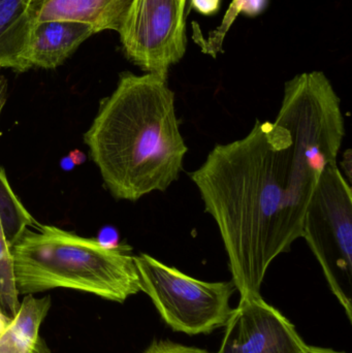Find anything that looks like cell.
<instances>
[{
	"mask_svg": "<svg viewBox=\"0 0 352 353\" xmlns=\"http://www.w3.org/2000/svg\"><path fill=\"white\" fill-rule=\"evenodd\" d=\"M322 172L285 126L256 120L245 138L216 145L189 174L218 226L241 298L260 294L271 263L302 238Z\"/></svg>",
	"mask_w": 352,
	"mask_h": 353,
	"instance_id": "1",
	"label": "cell"
},
{
	"mask_svg": "<svg viewBox=\"0 0 352 353\" xmlns=\"http://www.w3.org/2000/svg\"><path fill=\"white\" fill-rule=\"evenodd\" d=\"M84 141L114 197L136 201L179 179L187 146L180 132L175 93L154 74L125 72L101 101Z\"/></svg>",
	"mask_w": 352,
	"mask_h": 353,
	"instance_id": "2",
	"label": "cell"
},
{
	"mask_svg": "<svg viewBox=\"0 0 352 353\" xmlns=\"http://www.w3.org/2000/svg\"><path fill=\"white\" fill-rule=\"evenodd\" d=\"M10 250L19 294L68 288L124 303L141 292L134 255L127 245L105 246L37 222Z\"/></svg>",
	"mask_w": 352,
	"mask_h": 353,
	"instance_id": "3",
	"label": "cell"
},
{
	"mask_svg": "<svg viewBox=\"0 0 352 353\" xmlns=\"http://www.w3.org/2000/svg\"><path fill=\"white\" fill-rule=\"evenodd\" d=\"M307 241L349 321H352V192L337 161L324 168L306 211Z\"/></svg>",
	"mask_w": 352,
	"mask_h": 353,
	"instance_id": "4",
	"label": "cell"
},
{
	"mask_svg": "<svg viewBox=\"0 0 352 353\" xmlns=\"http://www.w3.org/2000/svg\"><path fill=\"white\" fill-rule=\"evenodd\" d=\"M141 292L148 294L161 319L174 332L200 335L225 327L236 290L231 282L190 277L146 253L134 255Z\"/></svg>",
	"mask_w": 352,
	"mask_h": 353,
	"instance_id": "5",
	"label": "cell"
},
{
	"mask_svg": "<svg viewBox=\"0 0 352 353\" xmlns=\"http://www.w3.org/2000/svg\"><path fill=\"white\" fill-rule=\"evenodd\" d=\"M118 33L128 60L165 80L187 48L185 12L178 0H134Z\"/></svg>",
	"mask_w": 352,
	"mask_h": 353,
	"instance_id": "6",
	"label": "cell"
},
{
	"mask_svg": "<svg viewBox=\"0 0 352 353\" xmlns=\"http://www.w3.org/2000/svg\"><path fill=\"white\" fill-rule=\"evenodd\" d=\"M295 325L260 294L242 296L231 311L217 353H305Z\"/></svg>",
	"mask_w": 352,
	"mask_h": 353,
	"instance_id": "7",
	"label": "cell"
},
{
	"mask_svg": "<svg viewBox=\"0 0 352 353\" xmlns=\"http://www.w3.org/2000/svg\"><path fill=\"white\" fill-rule=\"evenodd\" d=\"M134 0H28L32 25L51 21L88 25L95 33L119 32Z\"/></svg>",
	"mask_w": 352,
	"mask_h": 353,
	"instance_id": "8",
	"label": "cell"
},
{
	"mask_svg": "<svg viewBox=\"0 0 352 353\" xmlns=\"http://www.w3.org/2000/svg\"><path fill=\"white\" fill-rule=\"evenodd\" d=\"M96 34L88 25L51 21L33 25L29 41L30 68L54 70L68 60L89 37Z\"/></svg>",
	"mask_w": 352,
	"mask_h": 353,
	"instance_id": "9",
	"label": "cell"
},
{
	"mask_svg": "<svg viewBox=\"0 0 352 353\" xmlns=\"http://www.w3.org/2000/svg\"><path fill=\"white\" fill-rule=\"evenodd\" d=\"M28 0H0V70L17 72L30 70L27 59L32 23Z\"/></svg>",
	"mask_w": 352,
	"mask_h": 353,
	"instance_id": "10",
	"label": "cell"
},
{
	"mask_svg": "<svg viewBox=\"0 0 352 353\" xmlns=\"http://www.w3.org/2000/svg\"><path fill=\"white\" fill-rule=\"evenodd\" d=\"M51 298L37 299L26 294L18 313L0 334V353H35L39 327L51 308Z\"/></svg>",
	"mask_w": 352,
	"mask_h": 353,
	"instance_id": "11",
	"label": "cell"
},
{
	"mask_svg": "<svg viewBox=\"0 0 352 353\" xmlns=\"http://www.w3.org/2000/svg\"><path fill=\"white\" fill-rule=\"evenodd\" d=\"M0 222L10 247L22 236L27 228L37 223L14 194L2 168H0Z\"/></svg>",
	"mask_w": 352,
	"mask_h": 353,
	"instance_id": "12",
	"label": "cell"
},
{
	"mask_svg": "<svg viewBox=\"0 0 352 353\" xmlns=\"http://www.w3.org/2000/svg\"><path fill=\"white\" fill-rule=\"evenodd\" d=\"M270 0H233L229 10H227L222 22L219 25L218 28L215 29L210 33V37L208 39L204 41L200 39V47H202L203 52L206 54H210L213 57H216L217 54L221 51L222 48V43L225 41V35L227 31L231 28L233 25L234 21L237 18L238 14H244L247 17L260 16L262 14L267 8L269 6Z\"/></svg>",
	"mask_w": 352,
	"mask_h": 353,
	"instance_id": "13",
	"label": "cell"
},
{
	"mask_svg": "<svg viewBox=\"0 0 352 353\" xmlns=\"http://www.w3.org/2000/svg\"><path fill=\"white\" fill-rule=\"evenodd\" d=\"M19 307L12 250L0 226V313L12 319L18 313Z\"/></svg>",
	"mask_w": 352,
	"mask_h": 353,
	"instance_id": "14",
	"label": "cell"
},
{
	"mask_svg": "<svg viewBox=\"0 0 352 353\" xmlns=\"http://www.w3.org/2000/svg\"><path fill=\"white\" fill-rule=\"evenodd\" d=\"M144 353H211L200 348L190 347L171 341H153Z\"/></svg>",
	"mask_w": 352,
	"mask_h": 353,
	"instance_id": "15",
	"label": "cell"
},
{
	"mask_svg": "<svg viewBox=\"0 0 352 353\" xmlns=\"http://www.w3.org/2000/svg\"><path fill=\"white\" fill-rule=\"evenodd\" d=\"M221 0H191V6L204 16H213L218 12Z\"/></svg>",
	"mask_w": 352,
	"mask_h": 353,
	"instance_id": "16",
	"label": "cell"
},
{
	"mask_svg": "<svg viewBox=\"0 0 352 353\" xmlns=\"http://www.w3.org/2000/svg\"><path fill=\"white\" fill-rule=\"evenodd\" d=\"M342 165L346 172L347 178H349V183L351 184V150H347L344 153V159H343Z\"/></svg>",
	"mask_w": 352,
	"mask_h": 353,
	"instance_id": "17",
	"label": "cell"
},
{
	"mask_svg": "<svg viewBox=\"0 0 352 353\" xmlns=\"http://www.w3.org/2000/svg\"><path fill=\"white\" fill-rule=\"evenodd\" d=\"M305 353H345V352H336V350H330V348L316 347V346L308 345L307 350H306Z\"/></svg>",
	"mask_w": 352,
	"mask_h": 353,
	"instance_id": "18",
	"label": "cell"
},
{
	"mask_svg": "<svg viewBox=\"0 0 352 353\" xmlns=\"http://www.w3.org/2000/svg\"><path fill=\"white\" fill-rule=\"evenodd\" d=\"M35 353H51L43 339L39 340Z\"/></svg>",
	"mask_w": 352,
	"mask_h": 353,
	"instance_id": "19",
	"label": "cell"
},
{
	"mask_svg": "<svg viewBox=\"0 0 352 353\" xmlns=\"http://www.w3.org/2000/svg\"><path fill=\"white\" fill-rule=\"evenodd\" d=\"M10 319H8V317L4 316L0 313V334L2 333L4 329H6V325H8V321Z\"/></svg>",
	"mask_w": 352,
	"mask_h": 353,
	"instance_id": "20",
	"label": "cell"
},
{
	"mask_svg": "<svg viewBox=\"0 0 352 353\" xmlns=\"http://www.w3.org/2000/svg\"><path fill=\"white\" fill-rule=\"evenodd\" d=\"M178 2H179L180 10L185 12L186 0H178Z\"/></svg>",
	"mask_w": 352,
	"mask_h": 353,
	"instance_id": "21",
	"label": "cell"
}]
</instances>
